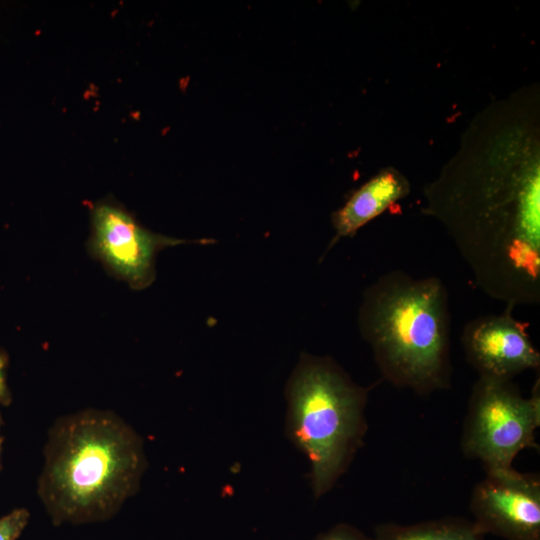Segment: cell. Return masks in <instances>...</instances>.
Segmentation results:
<instances>
[{
  "label": "cell",
  "mask_w": 540,
  "mask_h": 540,
  "mask_svg": "<svg viewBox=\"0 0 540 540\" xmlns=\"http://www.w3.org/2000/svg\"><path fill=\"white\" fill-rule=\"evenodd\" d=\"M3 425V419L0 412V456H1V449H2V443H3V436L1 435V427Z\"/></svg>",
  "instance_id": "5bb4252c"
},
{
  "label": "cell",
  "mask_w": 540,
  "mask_h": 540,
  "mask_svg": "<svg viewBox=\"0 0 540 540\" xmlns=\"http://www.w3.org/2000/svg\"><path fill=\"white\" fill-rule=\"evenodd\" d=\"M512 309L476 318L463 330L466 358L479 376L511 381L517 374L540 366V354L525 326L511 315Z\"/></svg>",
  "instance_id": "ba28073f"
},
{
  "label": "cell",
  "mask_w": 540,
  "mask_h": 540,
  "mask_svg": "<svg viewBox=\"0 0 540 540\" xmlns=\"http://www.w3.org/2000/svg\"><path fill=\"white\" fill-rule=\"evenodd\" d=\"M375 540H484L473 522L443 518L411 525L385 523L375 528Z\"/></svg>",
  "instance_id": "30bf717a"
},
{
  "label": "cell",
  "mask_w": 540,
  "mask_h": 540,
  "mask_svg": "<svg viewBox=\"0 0 540 540\" xmlns=\"http://www.w3.org/2000/svg\"><path fill=\"white\" fill-rule=\"evenodd\" d=\"M539 425V380L527 398L511 381L479 376L470 395L461 448L486 470L511 468L519 452L539 449L535 441Z\"/></svg>",
  "instance_id": "5b68a950"
},
{
  "label": "cell",
  "mask_w": 540,
  "mask_h": 540,
  "mask_svg": "<svg viewBox=\"0 0 540 540\" xmlns=\"http://www.w3.org/2000/svg\"><path fill=\"white\" fill-rule=\"evenodd\" d=\"M183 242L152 233L116 203L101 202L92 210V253L132 288L142 289L153 281L160 249Z\"/></svg>",
  "instance_id": "52a82bcc"
},
{
  "label": "cell",
  "mask_w": 540,
  "mask_h": 540,
  "mask_svg": "<svg viewBox=\"0 0 540 540\" xmlns=\"http://www.w3.org/2000/svg\"><path fill=\"white\" fill-rule=\"evenodd\" d=\"M368 390L331 360L306 358L289 387V432L307 456L314 495L332 489L367 431Z\"/></svg>",
  "instance_id": "277c9868"
},
{
  "label": "cell",
  "mask_w": 540,
  "mask_h": 540,
  "mask_svg": "<svg viewBox=\"0 0 540 540\" xmlns=\"http://www.w3.org/2000/svg\"><path fill=\"white\" fill-rule=\"evenodd\" d=\"M8 356L0 350V404L9 406L12 402V394L7 382Z\"/></svg>",
  "instance_id": "4fadbf2b"
},
{
  "label": "cell",
  "mask_w": 540,
  "mask_h": 540,
  "mask_svg": "<svg viewBox=\"0 0 540 540\" xmlns=\"http://www.w3.org/2000/svg\"><path fill=\"white\" fill-rule=\"evenodd\" d=\"M146 465L142 438L124 419L81 410L50 428L37 494L54 525L106 521L137 493Z\"/></svg>",
  "instance_id": "7a4b0ae2"
},
{
  "label": "cell",
  "mask_w": 540,
  "mask_h": 540,
  "mask_svg": "<svg viewBox=\"0 0 540 540\" xmlns=\"http://www.w3.org/2000/svg\"><path fill=\"white\" fill-rule=\"evenodd\" d=\"M426 196L485 294L511 308L539 303L538 157L455 163Z\"/></svg>",
  "instance_id": "6da1fadb"
},
{
  "label": "cell",
  "mask_w": 540,
  "mask_h": 540,
  "mask_svg": "<svg viewBox=\"0 0 540 540\" xmlns=\"http://www.w3.org/2000/svg\"><path fill=\"white\" fill-rule=\"evenodd\" d=\"M410 191L408 180L394 168H386L357 189L332 217L336 238L352 237Z\"/></svg>",
  "instance_id": "9c48e42d"
},
{
  "label": "cell",
  "mask_w": 540,
  "mask_h": 540,
  "mask_svg": "<svg viewBox=\"0 0 540 540\" xmlns=\"http://www.w3.org/2000/svg\"><path fill=\"white\" fill-rule=\"evenodd\" d=\"M315 540H375L374 537H368L357 528L338 524L325 533L320 534Z\"/></svg>",
  "instance_id": "7c38bea8"
},
{
  "label": "cell",
  "mask_w": 540,
  "mask_h": 540,
  "mask_svg": "<svg viewBox=\"0 0 540 540\" xmlns=\"http://www.w3.org/2000/svg\"><path fill=\"white\" fill-rule=\"evenodd\" d=\"M30 512L16 508L0 517V540H16L27 526Z\"/></svg>",
  "instance_id": "8fae6325"
},
{
  "label": "cell",
  "mask_w": 540,
  "mask_h": 540,
  "mask_svg": "<svg viewBox=\"0 0 540 540\" xmlns=\"http://www.w3.org/2000/svg\"><path fill=\"white\" fill-rule=\"evenodd\" d=\"M474 525L482 534L507 540H540V479L513 467L486 470L470 501Z\"/></svg>",
  "instance_id": "8992f818"
},
{
  "label": "cell",
  "mask_w": 540,
  "mask_h": 540,
  "mask_svg": "<svg viewBox=\"0 0 540 540\" xmlns=\"http://www.w3.org/2000/svg\"><path fill=\"white\" fill-rule=\"evenodd\" d=\"M359 321L385 380L421 395L450 387L448 293L439 278L382 275L366 291Z\"/></svg>",
  "instance_id": "3957f363"
}]
</instances>
